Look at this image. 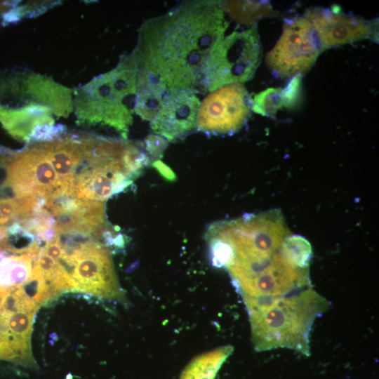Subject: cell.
Listing matches in <instances>:
<instances>
[{"mask_svg":"<svg viewBox=\"0 0 379 379\" xmlns=\"http://www.w3.org/2000/svg\"><path fill=\"white\" fill-rule=\"evenodd\" d=\"M228 25L219 1H185L144 22L132 55L167 88L204 93L206 64Z\"/></svg>","mask_w":379,"mask_h":379,"instance_id":"6da1fadb","label":"cell"},{"mask_svg":"<svg viewBox=\"0 0 379 379\" xmlns=\"http://www.w3.org/2000/svg\"><path fill=\"white\" fill-rule=\"evenodd\" d=\"M289 234L281 213L273 211L214 222L206 237L230 246L231 260L225 269L241 292L252 287L275 286L289 274L293 265L283 250Z\"/></svg>","mask_w":379,"mask_h":379,"instance_id":"7a4b0ae2","label":"cell"},{"mask_svg":"<svg viewBox=\"0 0 379 379\" xmlns=\"http://www.w3.org/2000/svg\"><path fill=\"white\" fill-rule=\"evenodd\" d=\"M258 352L288 348L309 356L310 333L330 302L312 287L279 297H242Z\"/></svg>","mask_w":379,"mask_h":379,"instance_id":"3957f363","label":"cell"},{"mask_svg":"<svg viewBox=\"0 0 379 379\" xmlns=\"http://www.w3.org/2000/svg\"><path fill=\"white\" fill-rule=\"evenodd\" d=\"M138 66L131 55L120 60L112 70L88 84V98L79 101L81 123L101 124L113 128L127 138L136 97ZM81 96V95H79Z\"/></svg>","mask_w":379,"mask_h":379,"instance_id":"277c9868","label":"cell"},{"mask_svg":"<svg viewBox=\"0 0 379 379\" xmlns=\"http://www.w3.org/2000/svg\"><path fill=\"white\" fill-rule=\"evenodd\" d=\"M61 244L65 256L60 263L71 277L74 291L106 300H125L110 253L104 245L91 239H67Z\"/></svg>","mask_w":379,"mask_h":379,"instance_id":"5b68a950","label":"cell"},{"mask_svg":"<svg viewBox=\"0 0 379 379\" xmlns=\"http://www.w3.org/2000/svg\"><path fill=\"white\" fill-rule=\"evenodd\" d=\"M262 58L257 24L234 31L212 49L204 69V84L212 92L222 86L252 79Z\"/></svg>","mask_w":379,"mask_h":379,"instance_id":"8992f818","label":"cell"},{"mask_svg":"<svg viewBox=\"0 0 379 379\" xmlns=\"http://www.w3.org/2000/svg\"><path fill=\"white\" fill-rule=\"evenodd\" d=\"M39 307L23 287L0 288V359L37 368L31 335Z\"/></svg>","mask_w":379,"mask_h":379,"instance_id":"52a82bcc","label":"cell"},{"mask_svg":"<svg viewBox=\"0 0 379 379\" xmlns=\"http://www.w3.org/2000/svg\"><path fill=\"white\" fill-rule=\"evenodd\" d=\"M321 52L310 21L297 16L285 20L282 34L265 60L274 75L285 78L307 72Z\"/></svg>","mask_w":379,"mask_h":379,"instance_id":"ba28073f","label":"cell"},{"mask_svg":"<svg viewBox=\"0 0 379 379\" xmlns=\"http://www.w3.org/2000/svg\"><path fill=\"white\" fill-rule=\"evenodd\" d=\"M251 110L248 93L241 84L222 86L200 105L197 128L208 135H231L246 124Z\"/></svg>","mask_w":379,"mask_h":379,"instance_id":"9c48e42d","label":"cell"},{"mask_svg":"<svg viewBox=\"0 0 379 379\" xmlns=\"http://www.w3.org/2000/svg\"><path fill=\"white\" fill-rule=\"evenodd\" d=\"M304 16L312 25L322 51L364 39L378 41V20L345 13L336 5L331 8H310Z\"/></svg>","mask_w":379,"mask_h":379,"instance_id":"30bf717a","label":"cell"},{"mask_svg":"<svg viewBox=\"0 0 379 379\" xmlns=\"http://www.w3.org/2000/svg\"><path fill=\"white\" fill-rule=\"evenodd\" d=\"M55 235H77L90 239L102 237L106 230L105 204L102 201L62 196L53 204Z\"/></svg>","mask_w":379,"mask_h":379,"instance_id":"8fae6325","label":"cell"},{"mask_svg":"<svg viewBox=\"0 0 379 379\" xmlns=\"http://www.w3.org/2000/svg\"><path fill=\"white\" fill-rule=\"evenodd\" d=\"M200 105L193 91L168 88L157 115L150 123L152 130L168 141L185 138L197 127Z\"/></svg>","mask_w":379,"mask_h":379,"instance_id":"7c38bea8","label":"cell"},{"mask_svg":"<svg viewBox=\"0 0 379 379\" xmlns=\"http://www.w3.org/2000/svg\"><path fill=\"white\" fill-rule=\"evenodd\" d=\"M38 145L51 163L65 193L73 196L75 174L82 159L80 138L60 135Z\"/></svg>","mask_w":379,"mask_h":379,"instance_id":"4fadbf2b","label":"cell"},{"mask_svg":"<svg viewBox=\"0 0 379 379\" xmlns=\"http://www.w3.org/2000/svg\"><path fill=\"white\" fill-rule=\"evenodd\" d=\"M50 110L46 106L35 103L13 109L0 107V122L14 138L29 141L36 128L54 124Z\"/></svg>","mask_w":379,"mask_h":379,"instance_id":"5bb4252c","label":"cell"},{"mask_svg":"<svg viewBox=\"0 0 379 379\" xmlns=\"http://www.w3.org/2000/svg\"><path fill=\"white\" fill-rule=\"evenodd\" d=\"M302 77L293 76L284 88H269L255 95L251 109L262 116L274 117L282 108H293L301 96Z\"/></svg>","mask_w":379,"mask_h":379,"instance_id":"9a60e30c","label":"cell"},{"mask_svg":"<svg viewBox=\"0 0 379 379\" xmlns=\"http://www.w3.org/2000/svg\"><path fill=\"white\" fill-rule=\"evenodd\" d=\"M168 88L149 72L138 68L135 112L150 122L157 115Z\"/></svg>","mask_w":379,"mask_h":379,"instance_id":"2e32d148","label":"cell"},{"mask_svg":"<svg viewBox=\"0 0 379 379\" xmlns=\"http://www.w3.org/2000/svg\"><path fill=\"white\" fill-rule=\"evenodd\" d=\"M37 255L0 248V288L27 286L31 280Z\"/></svg>","mask_w":379,"mask_h":379,"instance_id":"e0dca14e","label":"cell"},{"mask_svg":"<svg viewBox=\"0 0 379 379\" xmlns=\"http://www.w3.org/2000/svg\"><path fill=\"white\" fill-rule=\"evenodd\" d=\"M232 351L233 347L225 345L197 356L185 367L180 379H214Z\"/></svg>","mask_w":379,"mask_h":379,"instance_id":"ac0fdd59","label":"cell"},{"mask_svg":"<svg viewBox=\"0 0 379 379\" xmlns=\"http://www.w3.org/2000/svg\"><path fill=\"white\" fill-rule=\"evenodd\" d=\"M220 6L235 21L249 25L264 18L274 16L275 11L269 1H222Z\"/></svg>","mask_w":379,"mask_h":379,"instance_id":"d6986e66","label":"cell"},{"mask_svg":"<svg viewBox=\"0 0 379 379\" xmlns=\"http://www.w3.org/2000/svg\"><path fill=\"white\" fill-rule=\"evenodd\" d=\"M283 249L288 258L298 267L309 270L312 250L307 239L300 235L289 234L284 241Z\"/></svg>","mask_w":379,"mask_h":379,"instance_id":"ffe728a7","label":"cell"},{"mask_svg":"<svg viewBox=\"0 0 379 379\" xmlns=\"http://www.w3.org/2000/svg\"><path fill=\"white\" fill-rule=\"evenodd\" d=\"M167 145V140L159 135L150 134L145 139V149L151 159L160 158Z\"/></svg>","mask_w":379,"mask_h":379,"instance_id":"44dd1931","label":"cell"},{"mask_svg":"<svg viewBox=\"0 0 379 379\" xmlns=\"http://www.w3.org/2000/svg\"><path fill=\"white\" fill-rule=\"evenodd\" d=\"M152 165L168 180L173 181L175 180L176 176L173 171L160 160H155Z\"/></svg>","mask_w":379,"mask_h":379,"instance_id":"7402d4cb","label":"cell"},{"mask_svg":"<svg viewBox=\"0 0 379 379\" xmlns=\"http://www.w3.org/2000/svg\"><path fill=\"white\" fill-rule=\"evenodd\" d=\"M17 152L0 146V168L7 166Z\"/></svg>","mask_w":379,"mask_h":379,"instance_id":"603a6c76","label":"cell"},{"mask_svg":"<svg viewBox=\"0 0 379 379\" xmlns=\"http://www.w3.org/2000/svg\"><path fill=\"white\" fill-rule=\"evenodd\" d=\"M15 1H0V16L7 12L13 5Z\"/></svg>","mask_w":379,"mask_h":379,"instance_id":"cb8c5ba5","label":"cell"},{"mask_svg":"<svg viewBox=\"0 0 379 379\" xmlns=\"http://www.w3.org/2000/svg\"><path fill=\"white\" fill-rule=\"evenodd\" d=\"M8 222H9L8 220L4 218V215L1 214V213L0 212V225L6 224Z\"/></svg>","mask_w":379,"mask_h":379,"instance_id":"d4e9b609","label":"cell"}]
</instances>
